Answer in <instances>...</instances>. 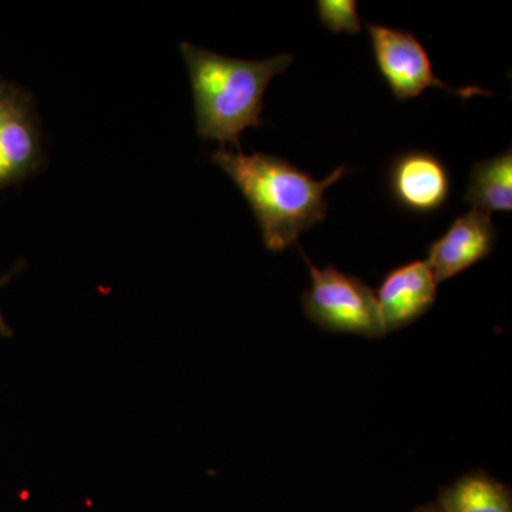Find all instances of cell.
Here are the masks:
<instances>
[{
	"label": "cell",
	"instance_id": "ba28073f",
	"mask_svg": "<svg viewBox=\"0 0 512 512\" xmlns=\"http://www.w3.org/2000/svg\"><path fill=\"white\" fill-rule=\"evenodd\" d=\"M436 504L443 512H512V495L507 485L473 471L444 487Z\"/></svg>",
	"mask_w": 512,
	"mask_h": 512
},
{
	"label": "cell",
	"instance_id": "30bf717a",
	"mask_svg": "<svg viewBox=\"0 0 512 512\" xmlns=\"http://www.w3.org/2000/svg\"><path fill=\"white\" fill-rule=\"evenodd\" d=\"M22 137L16 86L0 80V190L8 187L9 167Z\"/></svg>",
	"mask_w": 512,
	"mask_h": 512
},
{
	"label": "cell",
	"instance_id": "5b68a950",
	"mask_svg": "<svg viewBox=\"0 0 512 512\" xmlns=\"http://www.w3.org/2000/svg\"><path fill=\"white\" fill-rule=\"evenodd\" d=\"M389 184L394 200L416 214L439 211L451 191L446 164L429 151H407L394 158Z\"/></svg>",
	"mask_w": 512,
	"mask_h": 512
},
{
	"label": "cell",
	"instance_id": "7a4b0ae2",
	"mask_svg": "<svg viewBox=\"0 0 512 512\" xmlns=\"http://www.w3.org/2000/svg\"><path fill=\"white\" fill-rule=\"evenodd\" d=\"M190 73L197 134L241 151V134L262 126L264 94L268 84L293 62L289 53L265 60L235 59L181 43Z\"/></svg>",
	"mask_w": 512,
	"mask_h": 512
},
{
	"label": "cell",
	"instance_id": "8fae6325",
	"mask_svg": "<svg viewBox=\"0 0 512 512\" xmlns=\"http://www.w3.org/2000/svg\"><path fill=\"white\" fill-rule=\"evenodd\" d=\"M318 16L333 33L356 35L362 30L355 0H318Z\"/></svg>",
	"mask_w": 512,
	"mask_h": 512
},
{
	"label": "cell",
	"instance_id": "277c9868",
	"mask_svg": "<svg viewBox=\"0 0 512 512\" xmlns=\"http://www.w3.org/2000/svg\"><path fill=\"white\" fill-rule=\"evenodd\" d=\"M366 26L372 39L377 69L397 100L414 99L430 87L456 93L463 99H470L476 94H493L478 86L456 89L441 82L431 66L429 53L413 33L373 23Z\"/></svg>",
	"mask_w": 512,
	"mask_h": 512
},
{
	"label": "cell",
	"instance_id": "8992f818",
	"mask_svg": "<svg viewBox=\"0 0 512 512\" xmlns=\"http://www.w3.org/2000/svg\"><path fill=\"white\" fill-rule=\"evenodd\" d=\"M497 234L491 215L471 210L453 222L450 229L434 241L426 262L436 284L454 278L493 252Z\"/></svg>",
	"mask_w": 512,
	"mask_h": 512
},
{
	"label": "cell",
	"instance_id": "7c38bea8",
	"mask_svg": "<svg viewBox=\"0 0 512 512\" xmlns=\"http://www.w3.org/2000/svg\"><path fill=\"white\" fill-rule=\"evenodd\" d=\"M22 265L23 262H19L18 266H15V269H13L12 272H9L8 275L2 276V278H0V288H2V286H5L6 284H9L10 279H12L13 276L18 274L20 269H22ZM12 335L13 330L10 329L8 322H6L5 318H3L2 316V313H0V336H2V338H10V336Z\"/></svg>",
	"mask_w": 512,
	"mask_h": 512
},
{
	"label": "cell",
	"instance_id": "3957f363",
	"mask_svg": "<svg viewBox=\"0 0 512 512\" xmlns=\"http://www.w3.org/2000/svg\"><path fill=\"white\" fill-rule=\"evenodd\" d=\"M311 274L312 286L303 292V312L319 328L367 339L387 335L376 292L357 276L335 266L320 269L299 248Z\"/></svg>",
	"mask_w": 512,
	"mask_h": 512
},
{
	"label": "cell",
	"instance_id": "52a82bcc",
	"mask_svg": "<svg viewBox=\"0 0 512 512\" xmlns=\"http://www.w3.org/2000/svg\"><path fill=\"white\" fill-rule=\"evenodd\" d=\"M437 284L426 261L399 266L386 275L376 299L387 333L406 328L436 301Z\"/></svg>",
	"mask_w": 512,
	"mask_h": 512
},
{
	"label": "cell",
	"instance_id": "4fadbf2b",
	"mask_svg": "<svg viewBox=\"0 0 512 512\" xmlns=\"http://www.w3.org/2000/svg\"><path fill=\"white\" fill-rule=\"evenodd\" d=\"M414 512H443V511L440 510L439 505L429 504V505H424V507H420L419 510H416Z\"/></svg>",
	"mask_w": 512,
	"mask_h": 512
},
{
	"label": "cell",
	"instance_id": "6da1fadb",
	"mask_svg": "<svg viewBox=\"0 0 512 512\" xmlns=\"http://www.w3.org/2000/svg\"><path fill=\"white\" fill-rule=\"evenodd\" d=\"M212 161L244 195L261 229L265 248L271 252L298 244L303 232L326 220V188L346 171L339 167L325 180L316 181L284 158L262 153L247 156L225 148L215 151Z\"/></svg>",
	"mask_w": 512,
	"mask_h": 512
},
{
	"label": "cell",
	"instance_id": "9c48e42d",
	"mask_svg": "<svg viewBox=\"0 0 512 512\" xmlns=\"http://www.w3.org/2000/svg\"><path fill=\"white\" fill-rule=\"evenodd\" d=\"M464 200L474 210L491 215L512 210V153L487 158L474 164Z\"/></svg>",
	"mask_w": 512,
	"mask_h": 512
}]
</instances>
